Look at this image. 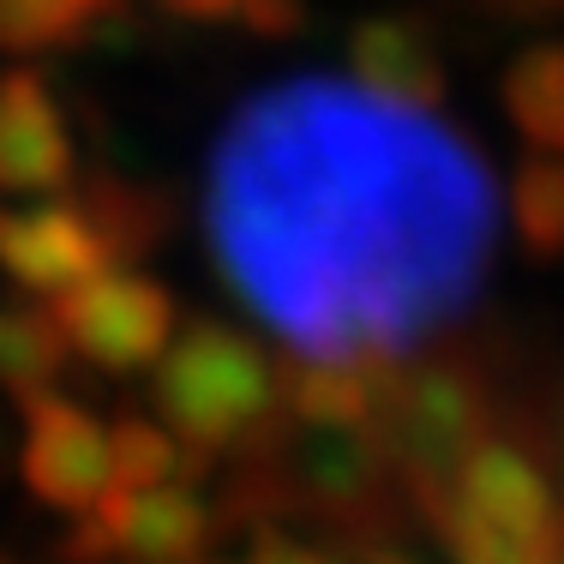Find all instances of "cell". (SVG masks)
Wrapping results in <instances>:
<instances>
[{"instance_id": "obj_4", "label": "cell", "mask_w": 564, "mask_h": 564, "mask_svg": "<svg viewBox=\"0 0 564 564\" xmlns=\"http://www.w3.org/2000/svg\"><path fill=\"white\" fill-rule=\"evenodd\" d=\"M24 487L43 505L66 517H97L115 499V451L109 426H97L73 402H48L36 409L31 438H24Z\"/></svg>"}, {"instance_id": "obj_5", "label": "cell", "mask_w": 564, "mask_h": 564, "mask_svg": "<svg viewBox=\"0 0 564 564\" xmlns=\"http://www.w3.org/2000/svg\"><path fill=\"white\" fill-rule=\"evenodd\" d=\"M90 522H97L102 553L132 558V564H198V553H205V541H210L205 499H193V492L174 487V480L115 492Z\"/></svg>"}, {"instance_id": "obj_9", "label": "cell", "mask_w": 564, "mask_h": 564, "mask_svg": "<svg viewBox=\"0 0 564 564\" xmlns=\"http://www.w3.org/2000/svg\"><path fill=\"white\" fill-rule=\"evenodd\" d=\"M36 7H66V12H78V7H90V0H36Z\"/></svg>"}, {"instance_id": "obj_3", "label": "cell", "mask_w": 564, "mask_h": 564, "mask_svg": "<svg viewBox=\"0 0 564 564\" xmlns=\"http://www.w3.org/2000/svg\"><path fill=\"white\" fill-rule=\"evenodd\" d=\"M276 384L259 348L228 337V330H198L169 355L156 402H163L169 426L193 445H235L264 409H271Z\"/></svg>"}, {"instance_id": "obj_8", "label": "cell", "mask_w": 564, "mask_h": 564, "mask_svg": "<svg viewBox=\"0 0 564 564\" xmlns=\"http://www.w3.org/2000/svg\"><path fill=\"white\" fill-rule=\"evenodd\" d=\"M247 564H343V558L318 553V546H301V541H264ZM355 564H360V558H355Z\"/></svg>"}, {"instance_id": "obj_6", "label": "cell", "mask_w": 564, "mask_h": 564, "mask_svg": "<svg viewBox=\"0 0 564 564\" xmlns=\"http://www.w3.org/2000/svg\"><path fill=\"white\" fill-rule=\"evenodd\" d=\"M163 330H169V306L144 282H109V289H90L73 306V343L115 372L151 360Z\"/></svg>"}, {"instance_id": "obj_1", "label": "cell", "mask_w": 564, "mask_h": 564, "mask_svg": "<svg viewBox=\"0 0 564 564\" xmlns=\"http://www.w3.org/2000/svg\"><path fill=\"white\" fill-rule=\"evenodd\" d=\"M210 235L252 313L348 372L463 306L487 252V193L414 109L306 85L228 139Z\"/></svg>"}, {"instance_id": "obj_2", "label": "cell", "mask_w": 564, "mask_h": 564, "mask_svg": "<svg viewBox=\"0 0 564 564\" xmlns=\"http://www.w3.org/2000/svg\"><path fill=\"white\" fill-rule=\"evenodd\" d=\"M456 564H564V510L546 475L510 445H475L445 492Z\"/></svg>"}, {"instance_id": "obj_7", "label": "cell", "mask_w": 564, "mask_h": 564, "mask_svg": "<svg viewBox=\"0 0 564 564\" xmlns=\"http://www.w3.org/2000/svg\"><path fill=\"white\" fill-rule=\"evenodd\" d=\"M109 451H115V492H132V487H163L174 480V438L151 421H127L109 433Z\"/></svg>"}]
</instances>
